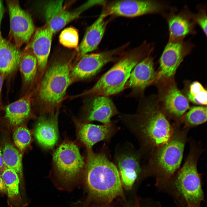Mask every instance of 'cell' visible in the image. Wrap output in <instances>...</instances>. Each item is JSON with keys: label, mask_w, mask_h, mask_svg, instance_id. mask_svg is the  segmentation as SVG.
<instances>
[{"label": "cell", "mask_w": 207, "mask_h": 207, "mask_svg": "<svg viewBox=\"0 0 207 207\" xmlns=\"http://www.w3.org/2000/svg\"><path fill=\"white\" fill-rule=\"evenodd\" d=\"M188 101L175 84L169 87L163 98L166 111L175 118L180 117L189 109Z\"/></svg>", "instance_id": "22"}, {"label": "cell", "mask_w": 207, "mask_h": 207, "mask_svg": "<svg viewBox=\"0 0 207 207\" xmlns=\"http://www.w3.org/2000/svg\"><path fill=\"white\" fill-rule=\"evenodd\" d=\"M190 146L189 154L177 173L175 183L178 191L188 202L197 204L203 199L200 177L197 169L198 160L203 150L193 142H190Z\"/></svg>", "instance_id": "4"}, {"label": "cell", "mask_w": 207, "mask_h": 207, "mask_svg": "<svg viewBox=\"0 0 207 207\" xmlns=\"http://www.w3.org/2000/svg\"><path fill=\"white\" fill-rule=\"evenodd\" d=\"M3 118L10 126L23 125L31 115V95L28 93L3 108Z\"/></svg>", "instance_id": "17"}, {"label": "cell", "mask_w": 207, "mask_h": 207, "mask_svg": "<svg viewBox=\"0 0 207 207\" xmlns=\"http://www.w3.org/2000/svg\"><path fill=\"white\" fill-rule=\"evenodd\" d=\"M53 160L57 177L64 183L73 182L83 171L85 161L74 142L65 140L54 152Z\"/></svg>", "instance_id": "7"}, {"label": "cell", "mask_w": 207, "mask_h": 207, "mask_svg": "<svg viewBox=\"0 0 207 207\" xmlns=\"http://www.w3.org/2000/svg\"><path fill=\"white\" fill-rule=\"evenodd\" d=\"M187 98L189 101L196 104L205 106L207 105L206 90L198 81L193 82L190 85Z\"/></svg>", "instance_id": "29"}, {"label": "cell", "mask_w": 207, "mask_h": 207, "mask_svg": "<svg viewBox=\"0 0 207 207\" xmlns=\"http://www.w3.org/2000/svg\"><path fill=\"white\" fill-rule=\"evenodd\" d=\"M9 15L10 37L19 49L31 39L34 26L30 14L22 9L18 0H7Z\"/></svg>", "instance_id": "9"}, {"label": "cell", "mask_w": 207, "mask_h": 207, "mask_svg": "<svg viewBox=\"0 0 207 207\" xmlns=\"http://www.w3.org/2000/svg\"><path fill=\"white\" fill-rule=\"evenodd\" d=\"M116 52L114 50L83 55L72 68L71 74L76 78L80 79L94 76L103 66L114 60Z\"/></svg>", "instance_id": "13"}, {"label": "cell", "mask_w": 207, "mask_h": 207, "mask_svg": "<svg viewBox=\"0 0 207 207\" xmlns=\"http://www.w3.org/2000/svg\"><path fill=\"white\" fill-rule=\"evenodd\" d=\"M63 1L62 0L50 1L45 6L44 14L46 24L53 34L78 17L81 14L77 8L71 12L64 9Z\"/></svg>", "instance_id": "15"}, {"label": "cell", "mask_w": 207, "mask_h": 207, "mask_svg": "<svg viewBox=\"0 0 207 207\" xmlns=\"http://www.w3.org/2000/svg\"><path fill=\"white\" fill-rule=\"evenodd\" d=\"M14 143L20 151L22 152L30 144L31 134L25 126L22 125L16 127L13 133Z\"/></svg>", "instance_id": "28"}, {"label": "cell", "mask_w": 207, "mask_h": 207, "mask_svg": "<svg viewBox=\"0 0 207 207\" xmlns=\"http://www.w3.org/2000/svg\"><path fill=\"white\" fill-rule=\"evenodd\" d=\"M60 43L63 46L69 48H76L78 43L79 35L78 30L72 26L65 28L59 36Z\"/></svg>", "instance_id": "30"}, {"label": "cell", "mask_w": 207, "mask_h": 207, "mask_svg": "<svg viewBox=\"0 0 207 207\" xmlns=\"http://www.w3.org/2000/svg\"><path fill=\"white\" fill-rule=\"evenodd\" d=\"M38 66L36 58L32 51L25 49L21 53L18 67L21 74L22 85L25 90L34 80Z\"/></svg>", "instance_id": "25"}, {"label": "cell", "mask_w": 207, "mask_h": 207, "mask_svg": "<svg viewBox=\"0 0 207 207\" xmlns=\"http://www.w3.org/2000/svg\"><path fill=\"white\" fill-rule=\"evenodd\" d=\"M4 12V9L2 1L0 0V26Z\"/></svg>", "instance_id": "35"}, {"label": "cell", "mask_w": 207, "mask_h": 207, "mask_svg": "<svg viewBox=\"0 0 207 207\" xmlns=\"http://www.w3.org/2000/svg\"><path fill=\"white\" fill-rule=\"evenodd\" d=\"M83 170L84 180L90 195L110 202L122 194L121 181L118 170L103 152L87 149Z\"/></svg>", "instance_id": "2"}, {"label": "cell", "mask_w": 207, "mask_h": 207, "mask_svg": "<svg viewBox=\"0 0 207 207\" xmlns=\"http://www.w3.org/2000/svg\"><path fill=\"white\" fill-rule=\"evenodd\" d=\"M119 117L137 139L141 158H148L155 151L166 144L172 137L174 126L156 106L147 104L133 114Z\"/></svg>", "instance_id": "1"}, {"label": "cell", "mask_w": 207, "mask_h": 207, "mask_svg": "<svg viewBox=\"0 0 207 207\" xmlns=\"http://www.w3.org/2000/svg\"><path fill=\"white\" fill-rule=\"evenodd\" d=\"M106 16L103 12L97 20L88 28L79 45V51L81 55L96 49L104 35L106 23Z\"/></svg>", "instance_id": "21"}, {"label": "cell", "mask_w": 207, "mask_h": 207, "mask_svg": "<svg viewBox=\"0 0 207 207\" xmlns=\"http://www.w3.org/2000/svg\"><path fill=\"white\" fill-rule=\"evenodd\" d=\"M188 131L179 126H175L169 141L148 158L145 166L146 168L163 177L172 176L180 166Z\"/></svg>", "instance_id": "3"}, {"label": "cell", "mask_w": 207, "mask_h": 207, "mask_svg": "<svg viewBox=\"0 0 207 207\" xmlns=\"http://www.w3.org/2000/svg\"><path fill=\"white\" fill-rule=\"evenodd\" d=\"M0 176L5 183L7 196V203L10 207H25L19 191L20 180L14 169L5 167Z\"/></svg>", "instance_id": "24"}, {"label": "cell", "mask_w": 207, "mask_h": 207, "mask_svg": "<svg viewBox=\"0 0 207 207\" xmlns=\"http://www.w3.org/2000/svg\"><path fill=\"white\" fill-rule=\"evenodd\" d=\"M57 116L42 117L37 122L34 129V136L37 142L45 148L53 147L58 138Z\"/></svg>", "instance_id": "20"}, {"label": "cell", "mask_w": 207, "mask_h": 207, "mask_svg": "<svg viewBox=\"0 0 207 207\" xmlns=\"http://www.w3.org/2000/svg\"><path fill=\"white\" fill-rule=\"evenodd\" d=\"M139 59L138 57L135 55H129L122 58L83 94L108 96L120 92L124 88Z\"/></svg>", "instance_id": "5"}, {"label": "cell", "mask_w": 207, "mask_h": 207, "mask_svg": "<svg viewBox=\"0 0 207 207\" xmlns=\"http://www.w3.org/2000/svg\"><path fill=\"white\" fill-rule=\"evenodd\" d=\"M5 168L3 158L2 150L0 146V175Z\"/></svg>", "instance_id": "33"}, {"label": "cell", "mask_w": 207, "mask_h": 207, "mask_svg": "<svg viewBox=\"0 0 207 207\" xmlns=\"http://www.w3.org/2000/svg\"><path fill=\"white\" fill-rule=\"evenodd\" d=\"M192 48L190 43L183 41H169L160 59L159 70L157 80L167 79L172 76Z\"/></svg>", "instance_id": "11"}, {"label": "cell", "mask_w": 207, "mask_h": 207, "mask_svg": "<svg viewBox=\"0 0 207 207\" xmlns=\"http://www.w3.org/2000/svg\"><path fill=\"white\" fill-rule=\"evenodd\" d=\"M194 20L197 23L203 30L205 35L207 36V16L206 12L201 11L193 18Z\"/></svg>", "instance_id": "31"}, {"label": "cell", "mask_w": 207, "mask_h": 207, "mask_svg": "<svg viewBox=\"0 0 207 207\" xmlns=\"http://www.w3.org/2000/svg\"><path fill=\"white\" fill-rule=\"evenodd\" d=\"M2 152L5 167L14 170L17 173L20 182L23 175L22 154L21 152L12 144L7 142L5 143Z\"/></svg>", "instance_id": "26"}, {"label": "cell", "mask_w": 207, "mask_h": 207, "mask_svg": "<svg viewBox=\"0 0 207 207\" xmlns=\"http://www.w3.org/2000/svg\"><path fill=\"white\" fill-rule=\"evenodd\" d=\"M115 154L121 181L126 189H131L141 170L140 154L131 144L126 143L117 147Z\"/></svg>", "instance_id": "8"}, {"label": "cell", "mask_w": 207, "mask_h": 207, "mask_svg": "<svg viewBox=\"0 0 207 207\" xmlns=\"http://www.w3.org/2000/svg\"><path fill=\"white\" fill-rule=\"evenodd\" d=\"M75 124L78 138L87 149H92L99 142L110 140L118 129L112 122L103 125L79 122Z\"/></svg>", "instance_id": "12"}, {"label": "cell", "mask_w": 207, "mask_h": 207, "mask_svg": "<svg viewBox=\"0 0 207 207\" xmlns=\"http://www.w3.org/2000/svg\"><path fill=\"white\" fill-rule=\"evenodd\" d=\"M4 80L3 76L0 73V109L1 108L2 106L1 91Z\"/></svg>", "instance_id": "34"}, {"label": "cell", "mask_w": 207, "mask_h": 207, "mask_svg": "<svg viewBox=\"0 0 207 207\" xmlns=\"http://www.w3.org/2000/svg\"><path fill=\"white\" fill-rule=\"evenodd\" d=\"M0 192L7 193V190L4 182L0 175Z\"/></svg>", "instance_id": "32"}, {"label": "cell", "mask_w": 207, "mask_h": 207, "mask_svg": "<svg viewBox=\"0 0 207 207\" xmlns=\"http://www.w3.org/2000/svg\"><path fill=\"white\" fill-rule=\"evenodd\" d=\"M53 33L47 25L36 30L29 44L26 47L30 49L41 69L46 67L50 53Z\"/></svg>", "instance_id": "16"}, {"label": "cell", "mask_w": 207, "mask_h": 207, "mask_svg": "<svg viewBox=\"0 0 207 207\" xmlns=\"http://www.w3.org/2000/svg\"><path fill=\"white\" fill-rule=\"evenodd\" d=\"M162 3L152 0H125L113 2L103 12L106 16L113 15L134 17L160 13L165 8Z\"/></svg>", "instance_id": "10"}, {"label": "cell", "mask_w": 207, "mask_h": 207, "mask_svg": "<svg viewBox=\"0 0 207 207\" xmlns=\"http://www.w3.org/2000/svg\"><path fill=\"white\" fill-rule=\"evenodd\" d=\"M170 41H183L187 35L193 32L194 23L189 16L184 14L171 16L168 19Z\"/></svg>", "instance_id": "23"}, {"label": "cell", "mask_w": 207, "mask_h": 207, "mask_svg": "<svg viewBox=\"0 0 207 207\" xmlns=\"http://www.w3.org/2000/svg\"><path fill=\"white\" fill-rule=\"evenodd\" d=\"M207 121V107H192L186 114L183 120V128L189 130L191 128L202 124Z\"/></svg>", "instance_id": "27"}, {"label": "cell", "mask_w": 207, "mask_h": 207, "mask_svg": "<svg viewBox=\"0 0 207 207\" xmlns=\"http://www.w3.org/2000/svg\"><path fill=\"white\" fill-rule=\"evenodd\" d=\"M70 65L67 62H54L46 73L40 85L38 96L50 105L60 103L72 82Z\"/></svg>", "instance_id": "6"}, {"label": "cell", "mask_w": 207, "mask_h": 207, "mask_svg": "<svg viewBox=\"0 0 207 207\" xmlns=\"http://www.w3.org/2000/svg\"><path fill=\"white\" fill-rule=\"evenodd\" d=\"M21 53L20 49L4 38L0 32V73L4 79L18 67Z\"/></svg>", "instance_id": "18"}, {"label": "cell", "mask_w": 207, "mask_h": 207, "mask_svg": "<svg viewBox=\"0 0 207 207\" xmlns=\"http://www.w3.org/2000/svg\"><path fill=\"white\" fill-rule=\"evenodd\" d=\"M118 114L108 96L96 95L92 101L86 117L87 123L97 121L103 124L110 123L111 118Z\"/></svg>", "instance_id": "19"}, {"label": "cell", "mask_w": 207, "mask_h": 207, "mask_svg": "<svg viewBox=\"0 0 207 207\" xmlns=\"http://www.w3.org/2000/svg\"><path fill=\"white\" fill-rule=\"evenodd\" d=\"M157 76L153 59L148 56L135 66L125 86L133 92L140 93L156 79Z\"/></svg>", "instance_id": "14"}]
</instances>
